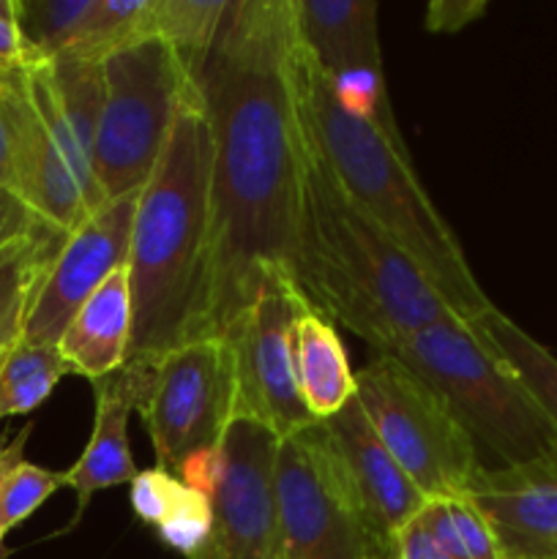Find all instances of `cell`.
<instances>
[{
  "label": "cell",
  "instance_id": "6da1fadb",
  "mask_svg": "<svg viewBox=\"0 0 557 559\" xmlns=\"http://www.w3.org/2000/svg\"><path fill=\"white\" fill-rule=\"evenodd\" d=\"M295 0H227L197 74L211 131V336L254 304L262 273L293 276L311 140Z\"/></svg>",
  "mask_w": 557,
  "mask_h": 559
},
{
  "label": "cell",
  "instance_id": "7a4b0ae2",
  "mask_svg": "<svg viewBox=\"0 0 557 559\" xmlns=\"http://www.w3.org/2000/svg\"><path fill=\"white\" fill-rule=\"evenodd\" d=\"M131 344L126 369L211 336V131L200 85L180 107L162 158L137 197L129 260Z\"/></svg>",
  "mask_w": 557,
  "mask_h": 559
},
{
  "label": "cell",
  "instance_id": "3957f363",
  "mask_svg": "<svg viewBox=\"0 0 557 559\" xmlns=\"http://www.w3.org/2000/svg\"><path fill=\"white\" fill-rule=\"evenodd\" d=\"M293 278L311 309L364 338L377 355L420 328L459 320L426 273L353 205L315 145L300 202Z\"/></svg>",
  "mask_w": 557,
  "mask_h": 559
},
{
  "label": "cell",
  "instance_id": "277c9868",
  "mask_svg": "<svg viewBox=\"0 0 557 559\" xmlns=\"http://www.w3.org/2000/svg\"><path fill=\"white\" fill-rule=\"evenodd\" d=\"M300 98L311 145L344 194L426 273L459 320L473 325L495 304L481 289L457 233L415 175L402 134L347 107L306 52Z\"/></svg>",
  "mask_w": 557,
  "mask_h": 559
},
{
  "label": "cell",
  "instance_id": "5b68a950",
  "mask_svg": "<svg viewBox=\"0 0 557 559\" xmlns=\"http://www.w3.org/2000/svg\"><path fill=\"white\" fill-rule=\"evenodd\" d=\"M14 142L11 191L58 233L69 235L102 205L93 175L102 109V63L33 60L0 80Z\"/></svg>",
  "mask_w": 557,
  "mask_h": 559
},
{
  "label": "cell",
  "instance_id": "8992f818",
  "mask_svg": "<svg viewBox=\"0 0 557 559\" xmlns=\"http://www.w3.org/2000/svg\"><path fill=\"white\" fill-rule=\"evenodd\" d=\"M386 355L429 382L484 467H533L557 462V429L519 382L511 366L462 320L410 333Z\"/></svg>",
  "mask_w": 557,
  "mask_h": 559
},
{
  "label": "cell",
  "instance_id": "52a82bcc",
  "mask_svg": "<svg viewBox=\"0 0 557 559\" xmlns=\"http://www.w3.org/2000/svg\"><path fill=\"white\" fill-rule=\"evenodd\" d=\"M197 76L162 38L118 49L102 63L93 175L102 200L137 194L151 180Z\"/></svg>",
  "mask_w": 557,
  "mask_h": 559
},
{
  "label": "cell",
  "instance_id": "ba28073f",
  "mask_svg": "<svg viewBox=\"0 0 557 559\" xmlns=\"http://www.w3.org/2000/svg\"><path fill=\"white\" fill-rule=\"evenodd\" d=\"M156 467L180 475L211 456L238 418L235 355L227 336H205L173 349L145 369H126Z\"/></svg>",
  "mask_w": 557,
  "mask_h": 559
},
{
  "label": "cell",
  "instance_id": "9c48e42d",
  "mask_svg": "<svg viewBox=\"0 0 557 559\" xmlns=\"http://www.w3.org/2000/svg\"><path fill=\"white\" fill-rule=\"evenodd\" d=\"M355 399L426 500L464 495L484 467L440 393L393 355H375L355 371Z\"/></svg>",
  "mask_w": 557,
  "mask_h": 559
},
{
  "label": "cell",
  "instance_id": "30bf717a",
  "mask_svg": "<svg viewBox=\"0 0 557 559\" xmlns=\"http://www.w3.org/2000/svg\"><path fill=\"white\" fill-rule=\"evenodd\" d=\"M278 559L386 555L360 513L322 420L278 440Z\"/></svg>",
  "mask_w": 557,
  "mask_h": 559
},
{
  "label": "cell",
  "instance_id": "8fae6325",
  "mask_svg": "<svg viewBox=\"0 0 557 559\" xmlns=\"http://www.w3.org/2000/svg\"><path fill=\"white\" fill-rule=\"evenodd\" d=\"M278 435L249 418H235L222 445L178 475L205 491L213 538L224 559H278Z\"/></svg>",
  "mask_w": 557,
  "mask_h": 559
},
{
  "label": "cell",
  "instance_id": "7c38bea8",
  "mask_svg": "<svg viewBox=\"0 0 557 559\" xmlns=\"http://www.w3.org/2000/svg\"><path fill=\"white\" fill-rule=\"evenodd\" d=\"M309 300L282 267L262 273L254 304L227 333L235 355L238 418L268 426L278 440L317 424L295 380L293 331Z\"/></svg>",
  "mask_w": 557,
  "mask_h": 559
},
{
  "label": "cell",
  "instance_id": "4fadbf2b",
  "mask_svg": "<svg viewBox=\"0 0 557 559\" xmlns=\"http://www.w3.org/2000/svg\"><path fill=\"white\" fill-rule=\"evenodd\" d=\"M137 194L107 200L63 238L27 314L22 344L58 347L71 317L129 260Z\"/></svg>",
  "mask_w": 557,
  "mask_h": 559
},
{
  "label": "cell",
  "instance_id": "5bb4252c",
  "mask_svg": "<svg viewBox=\"0 0 557 559\" xmlns=\"http://www.w3.org/2000/svg\"><path fill=\"white\" fill-rule=\"evenodd\" d=\"M304 52L355 112L399 131L388 96L375 0H295Z\"/></svg>",
  "mask_w": 557,
  "mask_h": 559
},
{
  "label": "cell",
  "instance_id": "9a60e30c",
  "mask_svg": "<svg viewBox=\"0 0 557 559\" xmlns=\"http://www.w3.org/2000/svg\"><path fill=\"white\" fill-rule=\"evenodd\" d=\"M20 31L33 60L104 63L118 49L151 38L147 0H16Z\"/></svg>",
  "mask_w": 557,
  "mask_h": 559
},
{
  "label": "cell",
  "instance_id": "2e32d148",
  "mask_svg": "<svg viewBox=\"0 0 557 559\" xmlns=\"http://www.w3.org/2000/svg\"><path fill=\"white\" fill-rule=\"evenodd\" d=\"M322 426L342 462L366 527L388 555L393 535L429 500L375 435L358 399H349L336 415L322 420Z\"/></svg>",
  "mask_w": 557,
  "mask_h": 559
},
{
  "label": "cell",
  "instance_id": "e0dca14e",
  "mask_svg": "<svg viewBox=\"0 0 557 559\" xmlns=\"http://www.w3.org/2000/svg\"><path fill=\"white\" fill-rule=\"evenodd\" d=\"M464 495L491 524L506 559H557V462L481 467Z\"/></svg>",
  "mask_w": 557,
  "mask_h": 559
},
{
  "label": "cell",
  "instance_id": "ac0fdd59",
  "mask_svg": "<svg viewBox=\"0 0 557 559\" xmlns=\"http://www.w3.org/2000/svg\"><path fill=\"white\" fill-rule=\"evenodd\" d=\"M96 413L85 451L66 469V486L76 495V516L93 495L112 486L131 484L140 473L129 442V418L137 409V391L123 369L93 382Z\"/></svg>",
  "mask_w": 557,
  "mask_h": 559
},
{
  "label": "cell",
  "instance_id": "d6986e66",
  "mask_svg": "<svg viewBox=\"0 0 557 559\" xmlns=\"http://www.w3.org/2000/svg\"><path fill=\"white\" fill-rule=\"evenodd\" d=\"M129 344L131 289L129 271L123 265L71 317L58 342V353L69 364L71 374L98 382L123 369L129 360Z\"/></svg>",
  "mask_w": 557,
  "mask_h": 559
},
{
  "label": "cell",
  "instance_id": "ffe728a7",
  "mask_svg": "<svg viewBox=\"0 0 557 559\" xmlns=\"http://www.w3.org/2000/svg\"><path fill=\"white\" fill-rule=\"evenodd\" d=\"M295 380L315 420H328L355 396V371L336 325L317 309H306L293 331Z\"/></svg>",
  "mask_w": 557,
  "mask_h": 559
},
{
  "label": "cell",
  "instance_id": "44dd1931",
  "mask_svg": "<svg viewBox=\"0 0 557 559\" xmlns=\"http://www.w3.org/2000/svg\"><path fill=\"white\" fill-rule=\"evenodd\" d=\"M63 238L49 224H38L0 249V355L22 342L31 306Z\"/></svg>",
  "mask_w": 557,
  "mask_h": 559
},
{
  "label": "cell",
  "instance_id": "7402d4cb",
  "mask_svg": "<svg viewBox=\"0 0 557 559\" xmlns=\"http://www.w3.org/2000/svg\"><path fill=\"white\" fill-rule=\"evenodd\" d=\"M475 333L511 366L530 396L535 399L552 426L557 429V358L535 342L524 328H519L511 317L502 314L497 306H491L486 314L473 322Z\"/></svg>",
  "mask_w": 557,
  "mask_h": 559
},
{
  "label": "cell",
  "instance_id": "603a6c76",
  "mask_svg": "<svg viewBox=\"0 0 557 559\" xmlns=\"http://www.w3.org/2000/svg\"><path fill=\"white\" fill-rule=\"evenodd\" d=\"M227 0H147V33L167 41L191 74H200Z\"/></svg>",
  "mask_w": 557,
  "mask_h": 559
},
{
  "label": "cell",
  "instance_id": "cb8c5ba5",
  "mask_svg": "<svg viewBox=\"0 0 557 559\" xmlns=\"http://www.w3.org/2000/svg\"><path fill=\"white\" fill-rule=\"evenodd\" d=\"M66 374L71 369L58 347L16 344L0 364V420L42 407Z\"/></svg>",
  "mask_w": 557,
  "mask_h": 559
},
{
  "label": "cell",
  "instance_id": "d4e9b609",
  "mask_svg": "<svg viewBox=\"0 0 557 559\" xmlns=\"http://www.w3.org/2000/svg\"><path fill=\"white\" fill-rule=\"evenodd\" d=\"M435 538L459 559H506L495 530L467 495L437 497L420 508Z\"/></svg>",
  "mask_w": 557,
  "mask_h": 559
},
{
  "label": "cell",
  "instance_id": "484cf974",
  "mask_svg": "<svg viewBox=\"0 0 557 559\" xmlns=\"http://www.w3.org/2000/svg\"><path fill=\"white\" fill-rule=\"evenodd\" d=\"M66 486V473L38 467V464L16 462L0 480V530L5 535L33 516L49 497Z\"/></svg>",
  "mask_w": 557,
  "mask_h": 559
},
{
  "label": "cell",
  "instance_id": "4316f807",
  "mask_svg": "<svg viewBox=\"0 0 557 559\" xmlns=\"http://www.w3.org/2000/svg\"><path fill=\"white\" fill-rule=\"evenodd\" d=\"M156 530L164 544L169 549L180 551L183 557H191L194 551H200L213 535V511L205 491L186 484L178 502L173 506V511L167 513V519Z\"/></svg>",
  "mask_w": 557,
  "mask_h": 559
},
{
  "label": "cell",
  "instance_id": "83f0119b",
  "mask_svg": "<svg viewBox=\"0 0 557 559\" xmlns=\"http://www.w3.org/2000/svg\"><path fill=\"white\" fill-rule=\"evenodd\" d=\"M131 508H134L137 516L142 519L151 527L167 519V513L173 511V506L178 502L180 491H183L186 480H180L178 475L169 473V469L151 467L140 469L137 478L131 480Z\"/></svg>",
  "mask_w": 557,
  "mask_h": 559
},
{
  "label": "cell",
  "instance_id": "f1b7e54d",
  "mask_svg": "<svg viewBox=\"0 0 557 559\" xmlns=\"http://www.w3.org/2000/svg\"><path fill=\"white\" fill-rule=\"evenodd\" d=\"M388 559H459L453 557L440 540L435 538L426 522L420 519V511L399 530L388 546Z\"/></svg>",
  "mask_w": 557,
  "mask_h": 559
},
{
  "label": "cell",
  "instance_id": "f546056e",
  "mask_svg": "<svg viewBox=\"0 0 557 559\" xmlns=\"http://www.w3.org/2000/svg\"><path fill=\"white\" fill-rule=\"evenodd\" d=\"M31 63V52L22 38L16 0H0V80L16 74Z\"/></svg>",
  "mask_w": 557,
  "mask_h": 559
},
{
  "label": "cell",
  "instance_id": "4dcf8cb0",
  "mask_svg": "<svg viewBox=\"0 0 557 559\" xmlns=\"http://www.w3.org/2000/svg\"><path fill=\"white\" fill-rule=\"evenodd\" d=\"M44 224L11 189L0 186V249Z\"/></svg>",
  "mask_w": 557,
  "mask_h": 559
},
{
  "label": "cell",
  "instance_id": "1f68e13d",
  "mask_svg": "<svg viewBox=\"0 0 557 559\" xmlns=\"http://www.w3.org/2000/svg\"><path fill=\"white\" fill-rule=\"evenodd\" d=\"M484 3H464V0H457V3H431L426 9V27L429 31L453 33L467 25V22H473L478 14H484Z\"/></svg>",
  "mask_w": 557,
  "mask_h": 559
},
{
  "label": "cell",
  "instance_id": "d6a6232c",
  "mask_svg": "<svg viewBox=\"0 0 557 559\" xmlns=\"http://www.w3.org/2000/svg\"><path fill=\"white\" fill-rule=\"evenodd\" d=\"M11 183H14V142H11V126L0 102V186L11 189Z\"/></svg>",
  "mask_w": 557,
  "mask_h": 559
},
{
  "label": "cell",
  "instance_id": "836d02e7",
  "mask_svg": "<svg viewBox=\"0 0 557 559\" xmlns=\"http://www.w3.org/2000/svg\"><path fill=\"white\" fill-rule=\"evenodd\" d=\"M31 431H33V426H25V429H22L14 440H0V480L5 478V473H9L16 462H22V459H25V445H27V437H31Z\"/></svg>",
  "mask_w": 557,
  "mask_h": 559
},
{
  "label": "cell",
  "instance_id": "e575fe53",
  "mask_svg": "<svg viewBox=\"0 0 557 559\" xmlns=\"http://www.w3.org/2000/svg\"><path fill=\"white\" fill-rule=\"evenodd\" d=\"M186 559H224V551H222V546H218V540L211 535V540H208L200 551H194V555L186 557Z\"/></svg>",
  "mask_w": 557,
  "mask_h": 559
},
{
  "label": "cell",
  "instance_id": "d590c367",
  "mask_svg": "<svg viewBox=\"0 0 557 559\" xmlns=\"http://www.w3.org/2000/svg\"><path fill=\"white\" fill-rule=\"evenodd\" d=\"M3 540H5V533H3V530H0V559H3V555H5V549H3Z\"/></svg>",
  "mask_w": 557,
  "mask_h": 559
},
{
  "label": "cell",
  "instance_id": "8d00e7d4",
  "mask_svg": "<svg viewBox=\"0 0 557 559\" xmlns=\"http://www.w3.org/2000/svg\"><path fill=\"white\" fill-rule=\"evenodd\" d=\"M371 559H388V555H380V557H371Z\"/></svg>",
  "mask_w": 557,
  "mask_h": 559
},
{
  "label": "cell",
  "instance_id": "74e56055",
  "mask_svg": "<svg viewBox=\"0 0 557 559\" xmlns=\"http://www.w3.org/2000/svg\"><path fill=\"white\" fill-rule=\"evenodd\" d=\"M5 355H9V353H5ZM5 355H0V364H3V358H5Z\"/></svg>",
  "mask_w": 557,
  "mask_h": 559
}]
</instances>
